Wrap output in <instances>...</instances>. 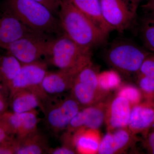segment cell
Returning <instances> with one entry per match:
<instances>
[{"mask_svg": "<svg viewBox=\"0 0 154 154\" xmlns=\"http://www.w3.org/2000/svg\"><path fill=\"white\" fill-rule=\"evenodd\" d=\"M58 14L64 34L80 46L92 50L106 42L108 34L67 1L62 0Z\"/></svg>", "mask_w": 154, "mask_h": 154, "instance_id": "1", "label": "cell"}, {"mask_svg": "<svg viewBox=\"0 0 154 154\" xmlns=\"http://www.w3.org/2000/svg\"><path fill=\"white\" fill-rule=\"evenodd\" d=\"M2 8L3 12L16 17L34 32L48 35L63 33L54 14L34 0H4Z\"/></svg>", "mask_w": 154, "mask_h": 154, "instance_id": "2", "label": "cell"}, {"mask_svg": "<svg viewBox=\"0 0 154 154\" xmlns=\"http://www.w3.org/2000/svg\"><path fill=\"white\" fill-rule=\"evenodd\" d=\"M91 57V49L80 46L63 33L54 38L47 57L59 69H82L92 62Z\"/></svg>", "mask_w": 154, "mask_h": 154, "instance_id": "3", "label": "cell"}, {"mask_svg": "<svg viewBox=\"0 0 154 154\" xmlns=\"http://www.w3.org/2000/svg\"><path fill=\"white\" fill-rule=\"evenodd\" d=\"M149 54L133 42L119 41L113 43L107 49L105 59L107 63L119 73L131 76L139 71Z\"/></svg>", "mask_w": 154, "mask_h": 154, "instance_id": "4", "label": "cell"}, {"mask_svg": "<svg viewBox=\"0 0 154 154\" xmlns=\"http://www.w3.org/2000/svg\"><path fill=\"white\" fill-rule=\"evenodd\" d=\"M48 34L32 32L3 48L22 64L38 61L49 55L54 38Z\"/></svg>", "mask_w": 154, "mask_h": 154, "instance_id": "5", "label": "cell"}, {"mask_svg": "<svg viewBox=\"0 0 154 154\" xmlns=\"http://www.w3.org/2000/svg\"><path fill=\"white\" fill-rule=\"evenodd\" d=\"M47 72L46 64L39 60L22 64L19 73L9 88L10 97L17 91L27 90L36 93L42 102L48 101V95L42 87V81Z\"/></svg>", "mask_w": 154, "mask_h": 154, "instance_id": "6", "label": "cell"}, {"mask_svg": "<svg viewBox=\"0 0 154 154\" xmlns=\"http://www.w3.org/2000/svg\"><path fill=\"white\" fill-rule=\"evenodd\" d=\"M82 109L70 95L44 108L45 122L54 132H60L66 129L72 119Z\"/></svg>", "mask_w": 154, "mask_h": 154, "instance_id": "7", "label": "cell"}, {"mask_svg": "<svg viewBox=\"0 0 154 154\" xmlns=\"http://www.w3.org/2000/svg\"><path fill=\"white\" fill-rule=\"evenodd\" d=\"M102 18L110 31L119 33L127 30L136 15L130 10L125 0H99Z\"/></svg>", "mask_w": 154, "mask_h": 154, "instance_id": "8", "label": "cell"}, {"mask_svg": "<svg viewBox=\"0 0 154 154\" xmlns=\"http://www.w3.org/2000/svg\"><path fill=\"white\" fill-rule=\"evenodd\" d=\"M132 106L122 96H109L107 101L105 122L108 131L127 127Z\"/></svg>", "mask_w": 154, "mask_h": 154, "instance_id": "9", "label": "cell"}, {"mask_svg": "<svg viewBox=\"0 0 154 154\" xmlns=\"http://www.w3.org/2000/svg\"><path fill=\"white\" fill-rule=\"evenodd\" d=\"M134 135L128 127L108 131L102 138L98 154H115L124 152L133 144Z\"/></svg>", "mask_w": 154, "mask_h": 154, "instance_id": "10", "label": "cell"}, {"mask_svg": "<svg viewBox=\"0 0 154 154\" xmlns=\"http://www.w3.org/2000/svg\"><path fill=\"white\" fill-rule=\"evenodd\" d=\"M81 70L71 69L48 71L42 81L43 91L48 95L59 94L70 91L75 77Z\"/></svg>", "mask_w": 154, "mask_h": 154, "instance_id": "11", "label": "cell"}, {"mask_svg": "<svg viewBox=\"0 0 154 154\" xmlns=\"http://www.w3.org/2000/svg\"><path fill=\"white\" fill-rule=\"evenodd\" d=\"M35 32L30 30L16 17L3 12L0 14V47Z\"/></svg>", "mask_w": 154, "mask_h": 154, "instance_id": "12", "label": "cell"}, {"mask_svg": "<svg viewBox=\"0 0 154 154\" xmlns=\"http://www.w3.org/2000/svg\"><path fill=\"white\" fill-rule=\"evenodd\" d=\"M69 134L72 144L77 153L98 154L102 140L99 129L83 128Z\"/></svg>", "mask_w": 154, "mask_h": 154, "instance_id": "13", "label": "cell"}, {"mask_svg": "<svg viewBox=\"0 0 154 154\" xmlns=\"http://www.w3.org/2000/svg\"><path fill=\"white\" fill-rule=\"evenodd\" d=\"M8 122L13 134L17 138H22L37 130L38 114L36 110L23 113H13L9 116Z\"/></svg>", "mask_w": 154, "mask_h": 154, "instance_id": "14", "label": "cell"}, {"mask_svg": "<svg viewBox=\"0 0 154 154\" xmlns=\"http://www.w3.org/2000/svg\"><path fill=\"white\" fill-rule=\"evenodd\" d=\"M71 91V96L79 103L82 108L95 105L105 101L110 93L97 90L85 84L74 81Z\"/></svg>", "mask_w": 154, "mask_h": 154, "instance_id": "15", "label": "cell"}, {"mask_svg": "<svg viewBox=\"0 0 154 154\" xmlns=\"http://www.w3.org/2000/svg\"><path fill=\"white\" fill-rule=\"evenodd\" d=\"M16 154H41L48 151L47 138L38 130L22 138L16 137Z\"/></svg>", "mask_w": 154, "mask_h": 154, "instance_id": "16", "label": "cell"}, {"mask_svg": "<svg viewBox=\"0 0 154 154\" xmlns=\"http://www.w3.org/2000/svg\"><path fill=\"white\" fill-rule=\"evenodd\" d=\"M12 112L20 113L36 110L40 107L43 110L41 99L34 92L27 90L19 91L10 97Z\"/></svg>", "mask_w": 154, "mask_h": 154, "instance_id": "17", "label": "cell"}, {"mask_svg": "<svg viewBox=\"0 0 154 154\" xmlns=\"http://www.w3.org/2000/svg\"><path fill=\"white\" fill-rule=\"evenodd\" d=\"M107 99L79 111L82 128L99 129L101 127L105 121Z\"/></svg>", "mask_w": 154, "mask_h": 154, "instance_id": "18", "label": "cell"}, {"mask_svg": "<svg viewBox=\"0 0 154 154\" xmlns=\"http://www.w3.org/2000/svg\"><path fill=\"white\" fill-rule=\"evenodd\" d=\"M91 19L105 33L110 32L102 18L99 0H66Z\"/></svg>", "mask_w": 154, "mask_h": 154, "instance_id": "19", "label": "cell"}, {"mask_svg": "<svg viewBox=\"0 0 154 154\" xmlns=\"http://www.w3.org/2000/svg\"><path fill=\"white\" fill-rule=\"evenodd\" d=\"M154 122V110L142 105L133 106L128 122V128L133 134L148 128Z\"/></svg>", "mask_w": 154, "mask_h": 154, "instance_id": "20", "label": "cell"}, {"mask_svg": "<svg viewBox=\"0 0 154 154\" xmlns=\"http://www.w3.org/2000/svg\"><path fill=\"white\" fill-rule=\"evenodd\" d=\"M22 66V63L10 54L0 58V82L6 90L8 91Z\"/></svg>", "mask_w": 154, "mask_h": 154, "instance_id": "21", "label": "cell"}, {"mask_svg": "<svg viewBox=\"0 0 154 154\" xmlns=\"http://www.w3.org/2000/svg\"><path fill=\"white\" fill-rule=\"evenodd\" d=\"M98 83L100 89L106 93L116 90L121 85V79L118 72L114 70L99 73Z\"/></svg>", "mask_w": 154, "mask_h": 154, "instance_id": "22", "label": "cell"}, {"mask_svg": "<svg viewBox=\"0 0 154 154\" xmlns=\"http://www.w3.org/2000/svg\"><path fill=\"white\" fill-rule=\"evenodd\" d=\"M140 33L144 45L154 51V15L149 14L143 19Z\"/></svg>", "mask_w": 154, "mask_h": 154, "instance_id": "23", "label": "cell"}, {"mask_svg": "<svg viewBox=\"0 0 154 154\" xmlns=\"http://www.w3.org/2000/svg\"><path fill=\"white\" fill-rule=\"evenodd\" d=\"M116 95L122 96L127 99L132 106L137 105L141 99L139 91L130 84L122 85L117 89Z\"/></svg>", "mask_w": 154, "mask_h": 154, "instance_id": "24", "label": "cell"}, {"mask_svg": "<svg viewBox=\"0 0 154 154\" xmlns=\"http://www.w3.org/2000/svg\"><path fill=\"white\" fill-rule=\"evenodd\" d=\"M141 75L154 76V55H148L143 61L139 71Z\"/></svg>", "mask_w": 154, "mask_h": 154, "instance_id": "25", "label": "cell"}, {"mask_svg": "<svg viewBox=\"0 0 154 154\" xmlns=\"http://www.w3.org/2000/svg\"><path fill=\"white\" fill-rule=\"evenodd\" d=\"M16 138L12 137L0 144V154H14L16 153Z\"/></svg>", "mask_w": 154, "mask_h": 154, "instance_id": "26", "label": "cell"}, {"mask_svg": "<svg viewBox=\"0 0 154 154\" xmlns=\"http://www.w3.org/2000/svg\"><path fill=\"white\" fill-rule=\"evenodd\" d=\"M139 81V85L140 88L148 93L154 91V76L141 75Z\"/></svg>", "mask_w": 154, "mask_h": 154, "instance_id": "27", "label": "cell"}, {"mask_svg": "<svg viewBox=\"0 0 154 154\" xmlns=\"http://www.w3.org/2000/svg\"><path fill=\"white\" fill-rule=\"evenodd\" d=\"M47 7L53 14H58L62 0H34Z\"/></svg>", "mask_w": 154, "mask_h": 154, "instance_id": "28", "label": "cell"}, {"mask_svg": "<svg viewBox=\"0 0 154 154\" xmlns=\"http://www.w3.org/2000/svg\"><path fill=\"white\" fill-rule=\"evenodd\" d=\"M48 153L51 154H74L77 153L73 148L64 145L54 149H49Z\"/></svg>", "mask_w": 154, "mask_h": 154, "instance_id": "29", "label": "cell"}, {"mask_svg": "<svg viewBox=\"0 0 154 154\" xmlns=\"http://www.w3.org/2000/svg\"><path fill=\"white\" fill-rule=\"evenodd\" d=\"M13 136L6 125L0 119V144L9 139Z\"/></svg>", "mask_w": 154, "mask_h": 154, "instance_id": "30", "label": "cell"}, {"mask_svg": "<svg viewBox=\"0 0 154 154\" xmlns=\"http://www.w3.org/2000/svg\"><path fill=\"white\" fill-rule=\"evenodd\" d=\"M142 0H125L131 11L135 15L137 14L138 8Z\"/></svg>", "mask_w": 154, "mask_h": 154, "instance_id": "31", "label": "cell"}, {"mask_svg": "<svg viewBox=\"0 0 154 154\" xmlns=\"http://www.w3.org/2000/svg\"><path fill=\"white\" fill-rule=\"evenodd\" d=\"M142 8L149 14L154 15V0H148L142 6Z\"/></svg>", "mask_w": 154, "mask_h": 154, "instance_id": "32", "label": "cell"}, {"mask_svg": "<svg viewBox=\"0 0 154 154\" xmlns=\"http://www.w3.org/2000/svg\"><path fill=\"white\" fill-rule=\"evenodd\" d=\"M8 103L5 96H0V116L7 112Z\"/></svg>", "mask_w": 154, "mask_h": 154, "instance_id": "33", "label": "cell"}, {"mask_svg": "<svg viewBox=\"0 0 154 154\" xmlns=\"http://www.w3.org/2000/svg\"><path fill=\"white\" fill-rule=\"evenodd\" d=\"M148 143L153 153L154 154V132L152 133L149 136Z\"/></svg>", "mask_w": 154, "mask_h": 154, "instance_id": "34", "label": "cell"}, {"mask_svg": "<svg viewBox=\"0 0 154 154\" xmlns=\"http://www.w3.org/2000/svg\"><path fill=\"white\" fill-rule=\"evenodd\" d=\"M4 96V95L3 94L2 92V88L0 87V96Z\"/></svg>", "mask_w": 154, "mask_h": 154, "instance_id": "35", "label": "cell"}]
</instances>
